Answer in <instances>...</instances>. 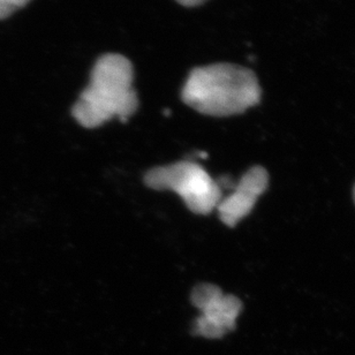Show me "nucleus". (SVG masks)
I'll return each instance as SVG.
<instances>
[{"label": "nucleus", "instance_id": "f03ea898", "mask_svg": "<svg viewBox=\"0 0 355 355\" xmlns=\"http://www.w3.org/2000/svg\"><path fill=\"white\" fill-rule=\"evenodd\" d=\"M181 97L202 114L229 116L257 105L261 99V88L250 69L216 64L193 69Z\"/></svg>", "mask_w": 355, "mask_h": 355}, {"label": "nucleus", "instance_id": "6e6552de", "mask_svg": "<svg viewBox=\"0 0 355 355\" xmlns=\"http://www.w3.org/2000/svg\"><path fill=\"white\" fill-rule=\"evenodd\" d=\"M354 201H355V187H354Z\"/></svg>", "mask_w": 355, "mask_h": 355}, {"label": "nucleus", "instance_id": "0eeeda50", "mask_svg": "<svg viewBox=\"0 0 355 355\" xmlns=\"http://www.w3.org/2000/svg\"><path fill=\"white\" fill-rule=\"evenodd\" d=\"M177 1L181 3L182 6L193 7L198 6V5L205 3L207 0H177Z\"/></svg>", "mask_w": 355, "mask_h": 355}, {"label": "nucleus", "instance_id": "20e7f679", "mask_svg": "<svg viewBox=\"0 0 355 355\" xmlns=\"http://www.w3.org/2000/svg\"><path fill=\"white\" fill-rule=\"evenodd\" d=\"M191 304L200 311L194 323V334L205 338H222L236 329V320L243 311V302L225 294L212 284H200L191 295Z\"/></svg>", "mask_w": 355, "mask_h": 355}, {"label": "nucleus", "instance_id": "39448f33", "mask_svg": "<svg viewBox=\"0 0 355 355\" xmlns=\"http://www.w3.org/2000/svg\"><path fill=\"white\" fill-rule=\"evenodd\" d=\"M269 175L262 166H254L243 175L229 196L222 198L217 205L219 218L226 226H234L250 215L257 200L268 188Z\"/></svg>", "mask_w": 355, "mask_h": 355}, {"label": "nucleus", "instance_id": "7ed1b4c3", "mask_svg": "<svg viewBox=\"0 0 355 355\" xmlns=\"http://www.w3.org/2000/svg\"><path fill=\"white\" fill-rule=\"evenodd\" d=\"M144 184L156 191H175L187 208L198 215L214 211L223 198L220 184L194 161L151 168L144 175Z\"/></svg>", "mask_w": 355, "mask_h": 355}, {"label": "nucleus", "instance_id": "423d86ee", "mask_svg": "<svg viewBox=\"0 0 355 355\" xmlns=\"http://www.w3.org/2000/svg\"><path fill=\"white\" fill-rule=\"evenodd\" d=\"M31 0H0V20L7 19L26 6Z\"/></svg>", "mask_w": 355, "mask_h": 355}, {"label": "nucleus", "instance_id": "f257e3e1", "mask_svg": "<svg viewBox=\"0 0 355 355\" xmlns=\"http://www.w3.org/2000/svg\"><path fill=\"white\" fill-rule=\"evenodd\" d=\"M133 76V66L126 57L116 53L101 57L90 83L73 106L76 121L86 128H96L112 118L130 119L139 106Z\"/></svg>", "mask_w": 355, "mask_h": 355}]
</instances>
